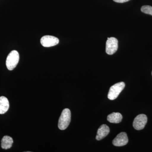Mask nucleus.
<instances>
[{"instance_id": "14", "label": "nucleus", "mask_w": 152, "mask_h": 152, "mask_svg": "<svg viewBox=\"0 0 152 152\" xmlns=\"http://www.w3.org/2000/svg\"></svg>"}, {"instance_id": "2", "label": "nucleus", "mask_w": 152, "mask_h": 152, "mask_svg": "<svg viewBox=\"0 0 152 152\" xmlns=\"http://www.w3.org/2000/svg\"><path fill=\"white\" fill-rule=\"evenodd\" d=\"M19 59L20 56L17 51L13 50L11 52L6 60V66L8 69L10 71L13 70L18 65Z\"/></svg>"}, {"instance_id": "7", "label": "nucleus", "mask_w": 152, "mask_h": 152, "mask_svg": "<svg viewBox=\"0 0 152 152\" xmlns=\"http://www.w3.org/2000/svg\"><path fill=\"white\" fill-rule=\"evenodd\" d=\"M129 142L127 135L125 132L120 133L114 139L113 144L115 146L121 147L126 145Z\"/></svg>"}, {"instance_id": "12", "label": "nucleus", "mask_w": 152, "mask_h": 152, "mask_svg": "<svg viewBox=\"0 0 152 152\" xmlns=\"http://www.w3.org/2000/svg\"><path fill=\"white\" fill-rule=\"evenodd\" d=\"M141 10L145 14L152 15V7L150 6H144L142 7Z\"/></svg>"}, {"instance_id": "11", "label": "nucleus", "mask_w": 152, "mask_h": 152, "mask_svg": "<svg viewBox=\"0 0 152 152\" xmlns=\"http://www.w3.org/2000/svg\"><path fill=\"white\" fill-rule=\"evenodd\" d=\"M1 142V148L7 150L10 148L12 147L13 143V140L10 136H5L3 137Z\"/></svg>"}, {"instance_id": "6", "label": "nucleus", "mask_w": 152, "mask_h": 152, "mask_svg": "<svg viewBox=\"0 0 152 152\" xmlns=\"http://www.w3.org/2000/svg\"><path fill=\"white\" fill-rule=\"evenodd\" d=\"M41 43L46 48L54 46L59 43L58 39L52 36H45L41 38Z\"/></svg>"}, {"instance_id": "9", "label": "nucleus", "mask_w": 152, "mask_h": 152, "mask_svg": "<svg viewBox=\"0 0 152 152\" xmlns=\"http://www.w3.org/2000/svg\"><path fill=\"white\" fill-rule=\"evenodd\" d=\"M10 104L8 99L6 97H0V114L5 113L8 110Z\"/></svg>"}, {"instance_id": "1", "label": "nucleus", "mask_w": 152, "mask_h": 152, "mask_svg": "<svg viewBox=\"0 0 152 152\" xmlns=\"http://www.w3.org/2000/svg\"><path fill=\"white\" fill-rule=\"evenodd\" d=\"M71 113L69 109L63 110L59 118L58 127L61 130H64L68 127L71 122Z\"/></svg>"}, {"instance_id": "3", "label": "nucleus", "mask_w": 152, "mask_h": 152, "mask_svg": "<svg viewBox=\"0 0 152 152\" xmlns=\"http://www.w3.org/2000/svg\"><path fill=\"white\" fill-rule=\"evenodd\" d=\"M125 87V84L124 82H120L112 86L109 90L108 98L110 100L115 99L124 88Z\"/></svg>"}, {"instance_id": "5", "label": "nucleus", "mask_w": 152, "mask_h": 152, "mask_svg": "<svg viewBox=\"0 0 152 152\" xmlns=\"http://www.w3.org/2000/svg\"><path fill=\"white\" fill-rule=\"evenodd\" d=\"M148 118L145 115L140 114L135 118L133 122V127L137 130H141L145 127Z\"/></svg>"}, {"instance_id": "13", "label": "nucleus", "mask_w": 152, "mask_h": 152, "mask_svg": "<svg viewBox=\"0 0 152 152\" xmlns=\"http://www.w3.org/2000/svg\"><path fill=\"white\" fill-rule=\"evenodd\" d=\"M113 1H114L115 2L123 3L127 2L128 1H130V0H113Z\"/></svg>"}, {"instance_id": "8", "label": "nucleus", "mask_w": 152, "mask_h": 152, "mask_svg": "<svg viewBox=\"0 0 152 152\" xmlns=\"http://www.w3.org/2000/svg\"><path fill=\"white\" fill-rule=\"evenodd\" d=\"M110 132V128L107 125H102L98 129L96 138L98 141L101 140L107 136Z\"/></svg>"}, {"instance_id": "10", "label": "nucleus", "mask_w": 152, "mask_h": 152, "mask_svg": "<svg viewBox=\"0 0 152 152\" xmlns=\"http://www.w3.org/2000/svg\"><path fill=\"white\" fill-rule=\"evenodd\" d=\"M122 118V115L120 113H113L108 115L107 119L110 123L118 124L121 122Z\"/></svg>"}, {"instance_id": "4", "label": "nucleus", "mask_w": 152, "mask_h": 152, "mask_svg": "<svg viewBox=\"0 0 152 152\" xmlns=\"http://www.w3.org/2000/svg\"><path fill=\"white\" fill-rule=\"evenodd\" d=\"M118 49V40L114 37L108 38L106 42V52L107 54L111 55L116 53Z\"/></svg>"}]
</instances>
